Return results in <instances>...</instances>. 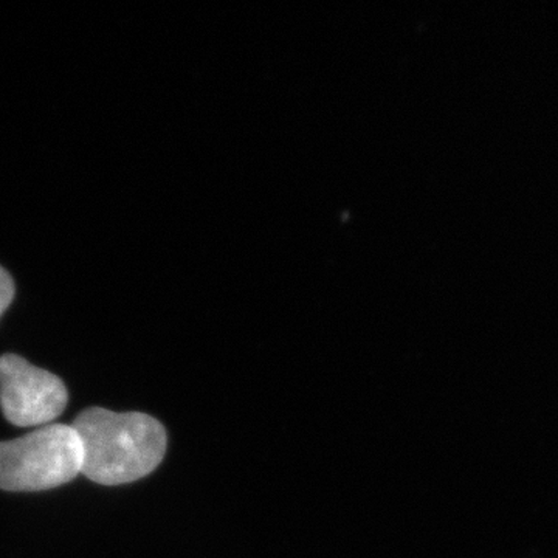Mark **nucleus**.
I'll list each match as a JSON object with an SVG mask.
<instances>
[{"instance_id":"obj_1","label":"nucleus","mask_w":558,"mask_h":558,"mask_svg":"<svg viewBox=\"0 0 558 558\" xmlns=\"http://www.w3.org/2000/svg\"><path fill=\"white\" fill-rule=\"evenodd\" d=\"M72 428L83 451L81 473L102 486L145 478L159 468L167 451V432L148 414L89 409Z\"/></svg>"},{"instance_id":"obj_2","label":"nucleus","mask_w":558,"mask_h":558,"mask_svg":"<svg viewBox=\"0 0 558 558\" xmlns=\"http://www.w3.org/2000/svg\"><path fill=\"white\" fill-rule=\"evenodd\" d=\"M83 451L72 425L50 424L20 439L0 442V488L40 492L81 473Z\"/></svg>"},{"instance_id":"obj_3","label":"nucleus","mask_w":558,"mask_h":558,"mask_svg":"<svg viewBox=\"0 0 558 558\" xmlns=\"http://www.w3.org/2000/svg\"><path fill=\"white\" fill-rule=\"evenodd\" d=\"M68 400V388L60 377L16 354L0 357V405L10 424L46 427L61 416Z\"/></svg>"},{"instance_id":"obj_4","label":"nucleus","mask_w":558,"mask_h":558,"mask_svg":"<svg viewBox=\"0 0 558 558\" xmlns=\"http://www.w3.org/2000/svg\"><path fill=\"white\" fill-rule=\"evenodd\" d=\"M14 299V282L9 271L0 267V317L9 310Z\"/></svg>"}]
</instances>
